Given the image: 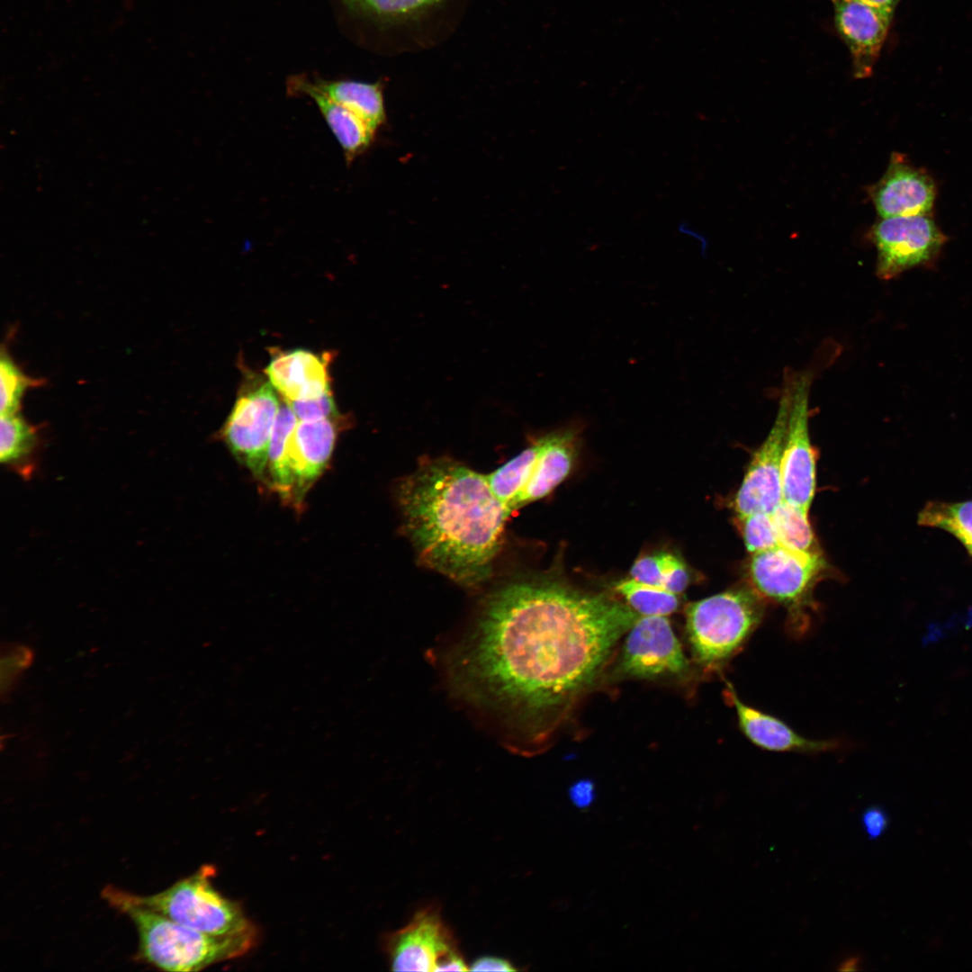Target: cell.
<instances>
[{
  "label": "cell",
  "mask_w": 972,
  "mask_h": 972,
  "mask_svg": "<svg viewBox=\"0 0 972 972\" xmlns=\"http://www.w3.org/2000/svg\"><path fill=\"white\" fill-rule=\"evenodd\" d=\"M280 407L276 390L269 381L247 374L220 430L222 440L238 462L263 482Z\"/></svg>",
  "instance_id": "obj_7"
},
{
  "label": "cell",
  "mask_w": 972,
  "mask_h": 972,
  "mask_svg": "<svg viewBox=\"0 0 972 972\" xmlns=\"http://www.w3.org/2000/svg\"><path fill=\"white\" fill-rule=\"evenodd\" d=\"M763 598L742 585L686 607V632L694 659L718 670L736 655L760 625Z\"/></svg>",
  "instance_id": "obj_4"
},
{
  "label": "cell",
  "mask_w": 972,
  "mask_h": 972,
  "mask_svg": "<svg viewBox=\"0 0 972 972\" xmlns=\"http://www.w3.org/2000/svg\"><path fill=\"white\" fill-rule=\"evenodd\" d=\"M469 970L472 971H516L512 964L502 958L484 956L472 962Z\"/></svg>",
  "instance_id": "obj_35"
},
{
  "label": "cell",
  "mask_w": 972,
  "mask_h": 972,
  "mask_svg": "<svg viewBox=\"0 0 972 972\" xmlns=\"http://www.w3.org/2000/svg\"><path fill=\"white\" fill-rule=\"evenodd\" d=\"M639 615L550 576L519 577L489 593L453 647L454 691L527 742L547 738Z\"/></svg>",
  "instance_id": "obj_1"
},
{
  "label": "cell",
  "mask_w": 972,
  "mask_h": 972,
  "mask_svg": "<svg viewBox=\"0 0 972 972\" xmlns=\"http://www.w3.org/2000/svg\"><path fill=\"white\" fill-rule=\"evenodd\" d=\"M284 402L291 407L299 420H318L340 416L332 392L316 399Z\"/></svg>",
  "instance_id": "obj_30"
},
{
  "label": "cell",
  "mask_w": 972,
  "mask_h": 972,
  "mask_svg": "<svg viewBox=\"0 0 972 972\" xmlns=\"http://www.w3.org/2000/svg\"><path fill=\"white\" fill-rule=\"evenodd\" d=\"M807 513L783 500L771 515L781 546L799 553L818 554L821 550Z\"/></svg>",
  "instance_id": "obj_24"
},
{
  "label": "cell",
  "mask_w": 972,
  "mask_h": 972,
  "mask_svg": "<svg viewBox=\"0 0 972 972\" xmlns=\"http://www.w3.org/2000/svg\"><path fill=\"white\" fill-rule=\"evenodd\" d=\"M0 381L1 415L19 413L25 391L44 383L43 380L32 378L22 373L5 352H2L0 358Z\"/></svg>",
  "instance_id": "obj_27"
},
{
  "label": "cell",
  "mask_w": 972,
  "mask_h": 972,
  "mask_svg": "<svg viewBox=\"0 0 972 972\" xmlns=\"http://www.w3.org/2000/svg\"><path fill=\"white\" fill-rule=\"evenodd\" d=\"M881 218L928 214L935 200V184L923 169L894 152L884 176L868 188Z\"/></svg>",
  "instance_id": "obj_15"
},
{
  "label": "cell",
  "mask_w": 972,
  "mask_h": 972,
  "mask_svg": "<svg viewBox=\"0 0 972 972\" xmlns=\"http://www.w3.org/2000/svg\"><path fill=\"white\" fill-rule=\"evenodd\" d=\"M338 416L318 420H299L287 446V467L292 480L294 507L300 506L310 486L330 462L341 427Z\"/></svg>",
  "instance_id": "obj_13"
},
{
  "label": "cell",
  "mask_w": 972,
  "mask_h": 972,
  "mask_svg": "<svg viewBox=\"0 0 972 972\" xmlns=\"http://www.w3.org/2000/svg\"><path fill=\"white\" fill-rule=\"evenodd\" d=\"M790 373L784 375L778 409L772 428L754 453L734 500L736 515L772 514L783 501L781 460L790 409Z\"/></svg>",
  "instance_id": "obj_11"
},
{
  "label": "cell",
  "mask_w": 972,
  "mask_h": 972,
  "mask_svg": "<svg viewBox=\"0 0 972 972\" xmlns=\"http://www.w3.org/2000/svg\"><path fill=\"white\" fill-rule=\"evenodd\" d=\"M666 554L660 553L640 557L631 568V577L637 581L662 588Z\"/></svg>",
  "instance_id": "obj_31"
},
{
  "label": "cell",
  "mask_w": 972,
  "mask_h": 972,
  "mask_svg": "<svg viewBox=\"0 0 972 972\" xmlns=\"http://www.w3.org/2000/svg\"><path fill=\"white\" fill-rule=\"evenodd\" d=\"M813 373L790 371L791 398L781 460L783 500L808 511L815 490V452L811 444L809 394Z\"/></svg>",
  "instance_id": "obj_10"
},
{
  "label": "cell",
  "mask_w": 972,
  "mask_h": 972,
  "mask_svg": "<svg viewBox=\"0 0 972 972\" xmlns=\"http://www.w3.org/2000/svg\"><path fill=\"white\" fill-rule=\"evenodd\" d=\"M578 428H567L538 437L540 449L516 510L548 495L569 474L575 456Z\"/></svg>",
  "instance_id": "obj_18"
},
{
  "label": "cell",
  "mask_w": 972,
  "mask_h": 972,
  "mask_svg": "<svg viewBox=\"0 0 972 972\" xmlns=\"http://www.w3.org/2000/svg\"><path fill=\"white\" fill-rule=\"evenodd\" d=\"M837 32L851 56L856 78L868 77L886 38L894 12L855 0H832Z\"/></svg>",
  "instance_id": "obj_14"
},
{
  "label": "cell",
  "mask_w": 972,
  "mask_h": 972,
  "mask_svg": "<svg viewBox=\"0 0 972 972\" xmlns=\"http://www.w3.org/2000/svg\"><path fill=\"white\" fill-rule=\"evenodd\" d=\"M688 662L665 616H641L629 629L619 671L652 679L686 672Z\"/></svg>",
  "instance_id": "obj_12"
},
{
  "label": "cell",
  "mask_w": 972,
  "mask_h": 972,
  "mask_svg": "<svg viewBox=\"0 0 972 972\" xmlns=\"http://www.w3.org/2000/svg\"><path fill=\"white\" fill-rule=\"evenodd\" d=\"M877 274L890 280L915 267L932 266L947 239L928 214L882 218L871 230Z\"/></svg>",
  "instance_id": "obj_9"
},
{
  "label": "cell",
  "mask_w": 972,
  "mask_h": 972,
  "mask_svg": "<svg viewBox=\"0 0 972 972\" xmlns=\"http://www.w3.org/2000/svg\"><path fill=\"white\" fill-rule=\"evenodd\" d=\"M917 523L950 533L972 557V500L929 501L919 512Z\"/></svg>",
  "instance_id": "obj_23"
},
{
  "label": "cell",
  "mask_w": 972,
  "mask_h": 972,
  "mask_svg": "<svg viewBox=\"0 0 972 972\" xmlns=\"http://www.w3.org/2000/svg\"><path fill=\"white\" fill-rule=\"evenodd\" d=\"M569 796L578 808H587L595 799V786L590 779L579 780L570 788Z\"/></svg>",
  "instance_id": "obj_34"
},
{
  "label": "cell",
  "mask_w": 972,
  "mask_h": 972,
  "mask_svg": "<svg viewBox=\"0 0 972 972\" xmlns=\"http://www.w3.org/2000/svg\"><path fill=\"white\" fill-rule=\"evenodd\" d=\"M212 867L177 881L158 894L140 896L125 892L133 903L157 912L194 931L216 937L256 933L238 904L212 885Z\"/></svg>",
  "instance_id": "obj_5"
},
{
  "label": "cell",
  "mask_w": 972,
  "mask_h": 972,
  "mask_svg": "<svg viewBox=\"0 0 972 972\" xmlns=\"http://www.w3.org/2000/svg\"><path fill=\"white\" fill-rule=\"evenodd\" d=\"M34 660L33 650L20 643H8L1 647L0 694L5 700L14 691L21 675Z\"/></svg>",
  "instance_id": "obj_29"
},
{
  "label": "cell",
  "mask_w": 972,
  "mask_h": 972,
  "mask_svg": "<svg viewBox=\"0 0 972 972\" xmlns=\"http://www.w3.org/2000/svg\"><path fill=\"white\" fill-rule=\"evenodd\" d=\"M396 499L419 563L465 587L489 580L510 514L485 474L449 457H424L398 483Z\"/></svg>",
  "instance_id": "obj_2"
},
{
  "label": "cell",
  "mask_w": 972,
  "mask_h": 972,
  "mask_svg": "<svg viewBox=\"0 0 972 972\" xmlns=\"http://www.w3.org/2000/svg\"><path fill=\"white\" fill-rule=\"evenodd\" d=\"M735 523L747 551L752 554L780 545L770 513L736 515Z\"/></svg>",
  "instance_id": "obj_28"
},
{
  "label": "cell",
  "mask_w": 972,
  "mask_h": 972,
  "mask_svg": "<svg viewBox=\"0 0 972 972\" xmlns=\"http://www.w3.org/2000/svg\"><path fill=\"white\" fill-rule=\"evenodd\" d=\"M299 419L285 402L280 407L268 450L265 482L280 498L293 505V490L287 467V446Z\"/></svg>",
  "instance_id": "obj_21"
},
{
  "label": "cell",
  "mask_w": 972,
  "mask_h": 972,
  "mask_svg": "<svg viewBox=\"0 0 972 972\" xmlns=\"http://www.w3.org/2000/svg\"><path fill=\"white\" fill-rule=\"evenodd\" d=\"M289 94H302L317 104L324 120L340 145L347 166L367 150L375 131L360 117L318 90L312 82L302 76L291 79Z\"/></svg>",
  "instance_id": "obj_19"
},
{
  "label": "cell",
  "mask_w": 972,
  "mask_h": 972,
  "mask_svg": "<svg viewBox=\"0 0 972 972\" xmlns=\"http://www.w3.org/2000/svg\"><path fill=\"white\" fill-rule=\"evenodd\" d=\"M271 356L265 373L284 401L316 399L332 392L330 353L272 348Z\"/></svg>",
  "instance_id": "obj_16"
},
{
  "label": "cell",
  "mask_w": 972,
  "mask_h": 972,
  "mask_svg": "<svg viewBox=\"0 0 972 972\" xmlns=\"http://www.w3.org/2000/svg\"><path fill=\"white\" fill-rule=\"evenodd\" d=\"M313 86L338 104L347 108L376 131L385 122L383 95L379 84L355 80L316 79Z\"/></svg>",
  "instance_id": "obj_20"
},
{
  "label": "cell",
  "mask_w": 972,
  "mask_h": 972,
  "mask_svg": "<svg viewBox=\"0 0 972 972\" xmlns=\"http://www.w3.org/2000/svg\"><path fill=\"white\" fill-rule=\"evenodd\" d=\"M615 589L640 616H666L673 613L680 604L678 594L633 578L620 580Z\"/></svg>",
  "instance_id": "obj_25"
},
{
  "label": "cell",
  "mask_w": 972,
  "mask_h": 972,
  "mask_svg": "<svg viewBox=\"0 0 972 972\" xmlns=\"http://www.w3.org/2000/svg\"><path fill=\"white\" fill-rule=\"evenodd\" d=\"M866 4L890 12H894L899 0H855Z\"/></svg>",
  "instance_id": "obj_36"
},
{
  "label": "cell",
  "mask_w": 972,
  "mask_h": 972,
  "mask_svg": "<svg viewBox=\"0 0 972 972\" xmlns=\"http://www.w3.org/2000/svg\"><path fill=\"white\" fill-rule=\"evenodd\" d=\"M539 449L540 444L536 438L528 447L515 457L493 472L485 474L493 494L509 514L516 510V503L528 482Z\"/></svg>",
  "instance_id": "obj_22"
},
{
  "label": "cell",
  "mask_w": 972,
  "mask_h": 972,
  "mask_svg": "<svg viewBox=\"0 0 972 972\" xmlns=\"http://www.w3.org/2000/svg\"><path fill=\"white\" fill-rule=\"evenodd\" d=\"M103 895L112 906L128 914L135 924L140 958L162 970L198 971L239 957L256 942L257 932L216 937L187 928L131 902L125 892L111 886L106 887Z\"/></svg>",
  "instance_id": "obj_3"
},
{
  "label": "cell",
  "mask_w": 972,
  "mask_h": 972,
  "mask_svg": "<svg viewBox=\"0 0 972 972\" xmlns=\"http://www.w3.org/2000/svg\"><path fill=\"white\" fill-rule=\"evenodd\" d=\"M382 945L394 971L469 970L436 905L417 911L404 927L387 933Z\"/></svg>",
  "instance_id": "obj_8"
},
{
  "label": "cell",
  "mask_w": 972,
  "mask_h": 972,
  "mask_svg": "<svg viewBox=\"0 0 972 972\" xmlns=\"http://www.w3.org/2000/svg\"><path fill=\"white\" fill-rule=\"evenodd\" d=\"M860 963L859 958L851 957L844 960L839 967L841 971H854L858 968Z\"/></svg>",
  "instance_id": "obj_37"
},
{
  "label": "cell",
  "mask_w": 972,
  "mask_h": 972,
  "mask_svg": "<svg viewBox=\"0 0 972 972\" xmlns=\"http://www.w3.org/2000/svg\"><path fill=\"white\" fill-rule=\"evenodd\" d=\"M689 583L684 563L675 555L667 554L662 588L673 593L682 592Z\"/></svg>",
  "instance_id": "obj_32"
},
{
  "label": "cell",
  "mask_w": 972,
  "mask_h": 972,
  "mask_svg": "<svg viewBox=\"0 0 972 972\" xmlns=\"http://www.w3.org/2000/svg\"><path fill=\"white\" fill-rule=\"evenodd\" d=\"M824 569L822 554L799 553L778 545L753 554L748 575L750 586L762 598L786 608L790 634L801 637L810 625L813 588Z\"/></svg>",
  "instance_id": "obj_6"
},
{
  "label": "cell",
  "mask_w": 972,
  "mask_h": 972,
  "mask_svg": "<svg viewBox=\"0 0 972 972\" xmlns=\"http://www.w3.org/2000/svg\"><path fill=\"white\" fill-rule=\"evenodd\" d=\"M861 824L868 839L875 840L886 830L889 817L884 808L873 806L863 812Z\"/></svg>",
  "instance_id": "obj_33"
},
{
  "label": "cell",
  "mask_w": 972,
  "mask_h": 972,
  "mask_svg": "<svg viewBox=\"0 0 972 972\" xmlns=\"http://www.w3.org/2000/svg\"><path fill=\"white\" fill-rule=\"evenodd\" d=\"M36 445V430L19 413L1 415L0 460L14 464L31 454Z\"/></svg>",
  "instance_id": "obj_26"
},
{
  "label": "cell",
  "mask_w": 972,
  "mask_h": 972,
  "mask_svg": "<svg viewBox=\"0 0 972 972\" xmlns=\"http://www.w3.org/2000/svg\"><path fill=\"white\" fill-rule=\"evenodd\" d=\"M724 695L735 710L738 725L743 735L760 749L778 752L814 753L836 747L832 741L806 738L779 718L746 704L729 681H725Z\"/></svg>",
  "instance_id": "obj_17"
}]
</instances>
